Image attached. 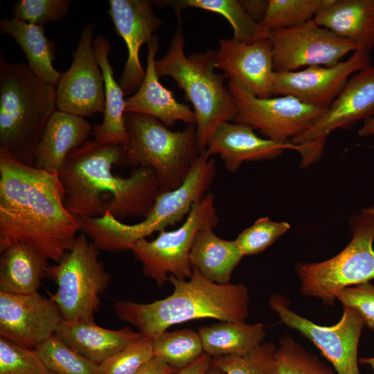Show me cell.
<instances>
[{
	"instance_id": "obj_3",
	"label": "cell",
	"mask_w": 374,
	"mask_h": 374,
	"mask_svg": "<svg viewBox=\"0 0 374 374\" xmlns=\"http://www.w3.org/2000/svg\"><path fill=\"white\" fill-rule=\"evenodd\" d=\"M168 281L173 292L164 299L147 303L116 301L118 319L154 340L175 324L204 318L244 321L249 315V294L242 284H217L195 269L188 279L170 276Z\"/></svg>"
},
{
	"instance_id": "obj_20",
	"label": "cell",
	"mask_w": 374,
	"mask_h": 374,
	"mask_svg": "<svg viewBox=\"0 0 374 374\" xmlns=\"http://www.w3.org/2000/svg\"><path fill=\"white\" fill-rule=\"evenodd\" d=\"M288 149L301 154L302 166L308 163L310 150L307 145L278 143L259 136L250 126L225 121L213 132L204 151L210 157L220 155L226 169L235 172L244 161L273 159Z\"/></svg>"
},
{
	"instance_id": "obj_13",
	"label": "cell",
	"mask_w": 374,
	"mask_h": 374,
	"mask_svg": "<svg viewBox=\"0 0 374 374\" xmlns=\"http://www.w3.org/2000/svg\"><path fill=\"white\" fill-rule=\"evenodd\" d=\"M268 39L275 72L295 71L303 66H332L358 48L313 19L296 28L270 30Z\"/></svg>"
},
{
	"instance_id": "obj_43",
	"label": "cell",
	"mask_w": 374,
	"mask_h": 374,
	"mask_svg": "<svg viewBox=\"0 0 374 374\" xmlns=\"http://www.w3.org/2000/svg\"><path fill=\"white\" fill-rule=\"evenodd\" d=\"M177 371L161 359L154 357L136 374H171Z\"/></svg>"
},
{
	"instance_id": "obj_41",
	"label": "cell",
	"mask_w": 374,
	"mask_h": 374,
	"mask_svg": "<svg viewBox=\"0 0 374 374\" xmlns=\"http://www.w3.org/2000/svg\"><path fill=\"white\" fill-rule=\"evenodd\" d=\"M248 15L257 24H260L265 18L268 0H240Z\"/></svg>"
},
{
	"instance_id": "obj_25",
	"label": "cell",
	"mask_w": 374,
	"mask_h": 374,
	"mask_svg": "<svg viewBox=\"0 0 374 374\" xmlns=\"http://www.w3.org/2000/svg\"><path fill=\"white\" fill-rule=\"evenodd\" d=\"M98 62L105 82V109L100 124L93 127L94 139L104 144L126 145L129 136L125 121L123 91L116 80L109 56L112 51L109 41L103 34L93 39Z\"/></svg>"
},
{
	"instance_id": "obj_17",
	"label": "cell",
	"mask_w": 374,
	"mask_h": 374,
	"mask_svg": "<svg viewBox=\"0 0 374 374\" xmlns=\"http://www.w3.org/2000/svg\"><path fill=\"white\" fill-rule=\"evenodd\" d=\"M374 115V66L354 73L318 121L292 141L321 154L328 136L336 129H347Z\"/></svg>"
},
{
	"instance_id": "obj_28",
	"label": "cell",
	"mask_w": 374,
	"mask_h": 374,
	"mask_svg": "<svg viewBox=\"0 0 374 374\" xmlns=\"http://www.w3.org/2000/svg\"><path fill=\"white\" fill-rule=\"evenodd\" d=\"M1 34L12 37L21 47L27 64L44 82L56 87L62 73L53 66L55 44L45 34L44 26L12 18L0 21Z\"/></svg>"
},
{
	"instance_id": "obj_10",
	"label": "cell",
	"mask_w": 374,
	"mask_h": 374,
	"mask_svg": "<svg viewBox=\"0 0 374 374\" xmlns=\"http://www.w3.org/2000/svg\"><path fill=\"white\" fill-rule=\"evenodd\" d=\"M217 225L215 197L211 193L192 207L184 222L175 230H163L152 240L137 241L131 251L143 265L145 276L153 279L158 286L169 280L170 276L188 279L193 274L190 253L195 238L206 224Z\"/></svg>"
},
{
	"instance_id": "obj_23",
	"label": "cell",
	"mask_w": 374,
	"mask_h": 374,
	"mask_svg": "<svg viewBox=\"0 0 374 374\" xmlns=\"http://www.w3.org/2000/svg\"><path fill=\"white\" fill-rule=\"evenodd\" d=\"M313 20L359 48H374V0H330Z\"/></svg>"
},
{
	"instance_id": "obj_24",
	"label": "cell",
	"mask_w": 374,
	"mask_h": 374,
	"mask_svg": "<svg viewBox=\"0 0 374 374\" xmlns=\"http://www.w3.org/2000/svg\"><path fill=\"white\" fill-rule=\"evenodd\" d=\"M129 327L120 330L104 328L93 320L66 321L64 319L55 332L69 347L100 364L141 336Z\"/></svg>"
},
{
	"instance_id": "obj_39",
	"label": "cell",
	"mask_w": 374,
	"mask_h": 374,
	"mask_svg": "<svg viewBox=\"0 0 374 374\" xmlns=\"http://www.w3.org/2000/svg\"><path fill=\"white\" fill-rule=\"evenodd\" d=\"M71 0H19L13 4V17L44 26L68 16Z\"/></svg>"
},
{
	"instance_id": "obj_27",
	"label": "cell",
	"mask_w": 374,
	"mask_h": 374,
	"mask_svg": "<svg viewBox=\"0 0 374 374\" xmlns=\"http://www.w3.org/2000/svg\"><path fill=\"white\" fill-rule=\"evenodd\" d=\"M48 260L30 247L15 243L0 257V291L14 294L37 292L46 276Z\"/></svg>"
},
{
	"instance_id": "obj_16",
	"label": "cell",
	"mask_w": 374,
	"mask_h": 374,
	"mask_svg": "<svg viewBox=\"0 0 374 374\" xmlns=\"http://www.w3.org/2000/svg\"><path fill=\"white\" fill-rule=\"evenodd\" d=\"M62 320L57 304L38 292L0 291V337L19 346L36 349L55 335Z\"/></svg>"
},
{
	"instance_id": "obj_40",
	"label": "cell",
	"mask_w": 374,
	"mask_h": 374,
	"mask_svg": "<svg viewBox=\"0 0 374 374\" xmlns=\"http://www.w3.org/2000/svg\"><path fill=\"white\" fill-rule=\"evenodd\" d=\"M343 306L351 308L362 317L364 325L374 330V285L369 282L348 287L337 295Z\"/></svg>"
},
{
	"instance_id": "obj_29",
	"label": "cell",
	"mask_w": 374,
	"mask_h": 374,
	"mask_svg": "<svg viewBox=\"0 0 374 374\" xmlns=\"http://www.w3.org/2000/svg\"><path fill=\"white\" fill-rule=\"evenodd\" d=\"M204 353L211 357L242 355L262 344L266 336L262 323L222 321L199 328Z\"/></svg>"
},
{
	"instance_id": "obj_46",
	"label": "cell",
	"mask_w": 374,
	"mask_h": 374,
	"mask_svg": "<svg viewBox=\"0 0 374 374\" xmlns=\"http://www.w3.org/2000/svg\"><path fill=\"white\" fill-rule=\"evenodd\" d=\"M206 374H224L221 370L213 366L212 364L207 370Z\"/></svg>"
},
{
	"instance_id": "obj_44",
	"label": "cell",
	"mask_w": 374,
	"mask_h": 374,
	"mask_svg": "<svg viewBox=\"0 0 374 374\" xmlns=\"http://www.w3.org/2000/svg\"><path fill=\"white\" fill-rule=\"evenodd\" d=\"M359 136L374 135V115L366 120L358 132Z\"/></svg>"
},
{
	"instance_id": "obj_45",
	"label": "cell",
	"mask_w": 374,
	"mask_h": 374,
	"mask_svg": "<svg viewBox=\"0 0 374 374\" xmlns=\"http://www.w3.org/2000/svg\"><path fill=\"white\" fill-rule=\"evenodd\" d=\"M359 362L362 364H368L369 365L374 373V357H362L359 359Z\"/></svg>"
},
{
	"instance_id": "obj_18",
	"label": "cell",
	"mask_w": 374,
	"mask_h": 374,
	"mask_svg": "<svg viewBox=\"0 0 374 374\" xmlns=\"http://www.w3.org/2000/svg\"><path fill=\"white\" fill-rule=\"evenodd\" d=\"M109 5L107 14L127 48V59L118 82L126 97L136 92L143 80L145 71L139 60L140 49L155 35L162 21L153 11V1L109 0Z\"/></svg>"
},
{
	"instance_id": "obj_31",
	"label": "cell",
	"mask_w": 374,
	"mask_h": 374,
	"mask_svg": "<svg viewBox=\"0 0 374 374\" xmlns=\"http://www.w3.org/2000/svg\"><path fill=\"white\" fill-rule=\"evenodd\" d=\"M154 357L175 370H181L204 353L198 332L183 329L163 332L152 342Z\"/></svg>"
},
{
	"instance_id": "obj_33",
	"label": "cell",
	"mask_w": 374,
	"mask_h": 374,
	"mask_svg": "<svg viewBox=\"0 0 374 374\" xmlns=\"http://www.w3.org/2000/svg\"><path fill=\"white\" fill-rule=\"evenodd\" d=\"M277 347L262 343L242 355L211 357V364L224 374H279Z\"/></svg>"
},
{
	"instance_id": "obj_26",
	"label": "cell",
	"mask_w": 374,
	"mask_h": 374,
	"mask_svg": "<svg viewBox=\"0 0 374 374\" xmlns=\"http://www.w3.org/2000/svg\"><path fill=\"white\" fill-rule=\"evenodd\" d=\"M208 224L197 232L190 253L193 269L217 284L230 283L232 273L244 256L235 240H227L213 231Z\"/></svg>"
},
{
	"instance_id": "obj_36",
	"label": "cell",
	"mask_w": 374,
	"mask_h": 374,
	"mask_svg": "<svg viewBox=\"0 0 374 374\" xmlns=\"http://www.w3.org/2000/svg\"><path fill=\"white\" fill-rule=\"evenodd\" d=\"M152 342L141 334L99 364V374H136L154 357Z\"/></svg>"
},
{
	"instance_id": "obj_35",
	"label": "cell",
	"mask_w": 374,
	"mask_h": 374,
	"mask_svg": "<svg viewBox=\"0 0 374 374\" xmlns=\"http://www.w3.org/2000/svg\"><path fill=\"white\" fill-rule=\"evenodd\" d=\"M276 359L279 374H337L288 335L280 338Z\"/></svg>"
},
{
	"instance_id": "obj_11",
	"label": "cell",
	"mask_w": 374,
	"mask_h": 374,
	"mask_svg": "<svg viewBox=\"0 0 374 374\" xmlns=\"http://www.w3.org/2000/svg\"><path fill=\"white\" fill-rule=\"evenodd\" d=\"M228 87L236 103L234 123L258 130L266 139L289 143L307 132L327 109L305 103L292 96L259 98L233 81Z\"/></svg>"
},
{
	"instance_id": "obj_7",
	"label": "cell",
	"mask_w": 374,
	"mask_h": 374,
	"mask_svg": "<svg viewBox=\"0 0 374 374\" xmlns=\"http://www.w3.org/2000/svg\"><path fill=\"white\" fill-rule=\"evenodd\" d=\"M125 121L129 140L118 166L151 168L161 192L181 186L201 153L195 125L172 131L153 117L132 113Z\"/></svg>"
},
{
	"instance_id": "obj_30",
	"label": "cell",
	"mask_w": 374,
	"mask_h": 374,
	"mask_svg": "<svg viewBox=\"0 0 374 374\" xmlns=\"http://www.w3.org/2000/svg\"><path fill=\"white\" fill-rule=\"evenodd\" d=\"M153 3L172 8L179 19L181 10L187 8H199L221 15L231 24L233 39L239 42L249 44L268 38L269 32L248 15L240 0H168L153 1Z\"/></svg>"
},
{
	"instance_id": "obj_6",
	"label": "cell",
	"mask_w": 374,
	"mask_h": 374,
	"mask_svg": "<svg viewBox=\"0 0 374 374\" xmlns=\"http://www.w3.org/2000/svg\"><path fill=\"white\" fill-rule=\"evenodd\" d=\"M185 38L179 24L169 48L155 68L159 76H170L193 105L199 150L204 151L211 136L225 121L234 120L235 100L223 73L215 71L217 50H206L186 56Z\"/></svg>"
},
{
	"instance_id": "obj_4",
	"label": "cell",
	"mask_w": 374,
	"mask_h": 374,
	"mask_svg": "<svg viewBox=\"0 0 374 374\" xmlns=\"http://www.w3.org/2000/svg\"><path fill=\"white\" fill-rule=\"evenodd\" d=\"M56 87L39 78L24 62L0 56V150L34 166L45 127L57 110Z\"/></svg>"
},
{
	"instance_id": "obj_1",
	"label": "cell",
	"mask_w": 374,
	"mask_h": 374,
	"mask_svg": "<svg viewBox=\"0 0 374 374\" xmlns=\"http://www.w3.org/2000/svg\"><path fill=\"white\" fill-rule=\"evenodd\" d=\"M80 231L64 204L57 172L22 163L0 150V251L25 244L57 262Z\"/></svg>"
},
{
	"instance_id": "obj_5",
	"label": "cell",
	"mask_w": 374,
	"mask_h": 374,
	"mask_svg": "<svg viewBox=\"0 0 374 374\" xmlns=\"http://www.w3.org/2000/svg\"><path fill=\"white\" fill-rule=\"evenodd\" d=\"M215 174V160L203 151L181 185L161 192L141 222L127 224L107 212L98 217L80 218V231L99 251L117 253L131 250L137 241L166 230L187 216L193 205L208 193Z\"/></svg>"
},
{
	"instance_id": "obj_15",
	"label": "cell",
	"mask_w": 374,
	"mask_h": 374,
	"mask_svg": "<svg viewBox=\"0 0 374 374\" xmlns=\"http://www.w3.org/2000/svg\"><path fill=\"white\" fill-rule=\"evenodd\" d=\"M371 66L370 52L358 48L348 59L332 66L275 72L272 96H292L308 105L328 109L350 76Z\"/></svg>"
},
{
	"instance_id": "obj_8",
	"label": "cell",
	"mask_w": 374,
	"mask_h": 374,
	"mask_svg": "<svg viewBox=\"0 0 374 374\" xmlns=\"http://www.w3.org/2000/svg\"><path fill=\"white\" fill-rule=\"evenodd\" d=\"M46 276L57 285L55 294L49 295L64 321L93 320L110 276L99 259V250L84 233L77 235L59 262L48 266Z\"/></svg>"
},
{
	"instance_id": "obj_42",
	"label": "cell",
	"mask_w": 374,
	"mask_h": 374,
	"mask_svg": "<svg viewBox=\"0 0 374 374\" xmlns=\"http://www.w3.org/2000/svg\"><path fill=\"white\" fill-rule=\"evenodd\" d=\"M211 364V357L204 353L189 366L171 374H206Z\"/></svg>"
},
{
	"instance_id": "obj_19",
	"label": "cell",
	"mask_w": 374,
	"mask_h": 374,
	"mask_svg": "<svg viewBox=\"0 0 374 374\" xmlns=\"http://www.w3.org/2000/svg\"><path fill=\"white\" fill-rule=\"evenodd\" d=\"M215 68L252 95L272 97L274 76L271 43L268 38L253 43L232 39L218 41Z\"/></svg>"
},
{
	"instance_id": "obj_37",
	"label": "cell",
	"mask_w": 374,
	"mask_h": 374,
	"mask_svg": "<svg viewBox=\"0 0 374 374\" xmlns=\"http://www.w3.org/2000/svg\"><path fill=\"white\" fill-rule=\"evenodd\" d=\"M0 374H55L36 349L19 346L0 337Z\"/></svg>"
},
{
	"instance_id": "obj_14",
	"label": "cell",
	"mask_w": 374,
	"mask_h": 374,
	"mask_svg": "<svg viewBox=\"0 0 374 374\" xmlns=\"http://www.w3.org/2000/svg\"><path fill=\"white\" fill-rule=\"evenodd\" d=\"M95 27L91 23L82 30L71 66L56 86L57 110L82 117L104 112L105 82L94 48Z\"/></svg>"
},
{
	"instance_id": "obj_2",
	"label": "cell",
	"mask_w": 374,
	"mask_h": 374,
	"mask_svg": "<svg viewBox=\"0 0 374 374\" xmlns=\"http://www.w3.org/2000/svg\"><path fill=\"white\" fill-rule=\"evenodd\" d=\"M124 145L93 139L73 150L57 172L67 210L78 218L103 216L109 212L119 221L145 217L161 193L154 171L133 168L127 177L116 175Z\"/></svg>"
},
{
	"instance_id": "obj_12",
	"label": "cell",
	"mask_w": 374,
	"mask_h": 374,
	"mask_svg": "<svg viewBox=\"0 0 374 374\" xmlns=\"http://www.w3.org/2000/svg\"><path fill=\"white\" fill-rule=\"evenodd\" d=\"M269 305L281 322L299 331L319 349L337 374H361L357 348L364 321L357 311L344 306L339 322L324 326L291 310L287 300L280 294L271 296Z\"/></svg>"
},
{
	"instance_id": "obj_32",
	"label": "cell",
	"mask_w": 374,
	"mask_h": 374,
	"mask_svg": "<svg viewBox=\"0 0 374 374\" xmlns=\"http://www.w3.org/2000/svg\"><path fill=\"white\" fill-rule=\"evenodd\" d=\"M330 0H268L264 19L260 24L269 32L290 29L312 20Z\"/></svg>"
},
{
	"instance_id": "obj_22",
	"label": "cell",
	"mask_w": 374,
	"mask_h": 374,
	"mask_svg": "<svg viewBox=\"0 0 374 374\" xmlns=\"http://www.w3.org/2000/svg\"><path fill=\"white\" fill-rule=\"evenodd\" d=\"M93 128L84 117L56 110L37 146L34 167L57 172L68 155L87 141Z\"/></svg>"
},
{
	"instance_id": "obj_21",
	"label": "cell",
	"mask_w": 374,
	"mask_h": 374,
	"mask_svg": "<svg viewBox=\"0 0 374 374\" xmlns=\"http://www.w3.org/2000/svg\"><path fill=\"white\" fill-rule=\"evenodd\" d=\"M148 47L145 77L137 91L125 98V113L153 117L168 127L177 121L195 125L194 111L188 105L178 102L172 92L159 81L155 68V57L159 49L157 35L148 43Z\"/></svg>"
},
{
	"instance_id": "obj_34",
	"label": "cell",
	"mask_w": 374,
	"mask_h": 374,
	"mask_svg": "<svg viewBox=\"0 0 374 374\" xmlns=\"http://www.w3.org/2000/svg\"><path fill=\"white\" fill-rule=\"evenodd\" d=\"M36 350L55 374H99V364L82 355L55 335Z\"/></svg>"
},
{
	"instance_id": "obj_9",
	"label": "cell",
	"mask_w": 374,
	"mask_h": 374,
	"mask_svg": "<svg viewBox=\"0 0 374 374\" xmlns=\"http://www.w3.org/2000/svg\"><path fill=\"white\" fill-rule=\"evenodd\" d=\"M373 240L374 208H371L355 220L352 240L339 253L323 262L298 266L302 294L332 305L341 290L373 279Z\"/></svg>"
},
{
	"instance_id": "obj_38",
	"label": "cell",
	"mask_w": 374,
	"mask_h": 374,
	"mask_svg": "<svg viewBox=\"0 0 374 374\" xmlns=\"http://www.w3.org/2000/svg\"><path fill=\"white\" fill-rule=\"evenodd\" d=\"M290 227L285 222H274L263 217L241 231L235 240L244 256L256 255L272 244Z\"/></svg>"
}]
</instances>
